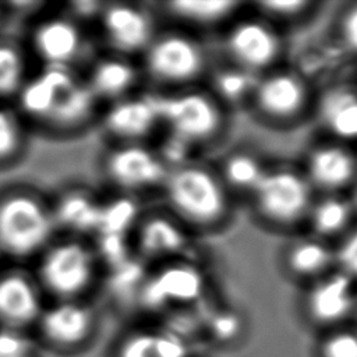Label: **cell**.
Returning <instances> with one entry per match:
<instances>
[{"mask_svg":"<svg viewBox=\"0 0 357 357\" xmlns=\"http://www.w3.org/2000/svg\"><path fill=\"white\" fill-rule=\"evenodd\" d=\"M21 114L56 132H73L86 126L98 99L71 67H43L25 79L17 93Z\"/></svg>","mask_w":357,"mask_h":357,"instance_id":"obj_1","label":"cell"},{"mask_svg":"<svg viewBox=\"0 0 357 357\" xmlns=\"http://www.w3.org/2000/svg\"><path fill=\"white\" fill-rule=\"evenodd\" d=\"M162 190L169 212L185 227L211 230L230 213V192L218 172L187 162L169 169Z\"/></svg>","mask_w":357,"mask_h":357,"instance_id":"obj_2","label":"cell"},{"mask_svg":"<svg viewBox=\"0 0 357 357\" xmlns=\"http://www.w3.org/2000/svg\"><path fill=\"white\" fill-rule=\"evenodd\" d=\"M52 206L32 190L0 194V254L24 259L42 252L54 229Z\"/></svg>","mask_w":357,"mask_h":357,"instance_id":"obj_3","label":"cell"},{"mask_svg":"<svg viewBox=\"0 0 357 357\" xmlns=\"http://www.w3.org/2000/svg\"><path fill=\"white\" fill-rule=\"evenodd\" d=\"M314 190L303 172L289 166L266 167L248 195L255 215L268 226L290 229L305 222Z\"/></svg>","mask_w":357,"mask_h":357,"instance_id":"obj_4","label":"cell"},{"mask_svg":"<svg viewBox=\"0 0 357 357\" xmlns=\"http://www.w3.org/2000/svg\"><path fill=\"white\" fill-rule=\"evenodd\" d=\"M156 102L160 124L191 148L215 139L223 130L225 113L211 92L184 88L156 95Z\"/></svg>","mask_w":357,"mask_h":357,"instance_id":"obj_5","label":"cell"},{"mask_svg":"<svg viewBox=\"0 0 357 357\" xmlns=\"http://www.w3.org/2000/svg\"><path fill=\"white\" fill-rule=\"evenodd\" d=\"M144 67L156 82L185 86L205 71L206 54L201 43L191 35L165 32L155 35L144 50Z\"/></svg>","mask_w":357,"mask_h":357,"instance_id":"obj_6","label":"cell"},{"mask_svg":"<svg viewBox=\"0 0 357 357\" xmlns=\"http://www.w3.org/2000/svg\"><path fill=\"white\" fill-rule=\"evenodd\" d=\"M40 254L39 279L50 293L73 297L92 282L96 258L82 241L63 240L47 245Z\"/></svg>","mask_w":357,"mask_h":357,"instance_id":"obj_7","label":"cell"},{"mask_svg":"<svg viewBox=\"0 0 357 357\" xmlns=\"http://www.w3.org/2000/svg\"><path fill=\"white\" fill-rule=\"evenodd\" d=\"M225 45L233 66L255 75L271 70L282 53L280 35L261 15L234 21L226 32Z\"/></svg>","mask_w":357,"mask_h":357,"instance_id":"obj_8","label":"cell"},{"mask_svg":"<svg viewBox=\"0 0 357 357\" xmlns=\"http://www.w3.org/2000/svg\"><path fill=\"white\" fill-rule=\"evenodd\" d=\"M310 89L304 78L287 70H269L257 77L251 103L268 121L282 124L297 120L310 105Z\"/></svg>","mask_w":357,"mask_h":357,"instance_id":"obj_9","label":"cell"},{"mask_svg":"<svg viewBox=\"0 0 357 357\" xmlns=\"http://www.w3.org/2000/svg\"><path fill=\"white\" fill-rule=\"evenodd\" d=\"M110 183L126 192L145 191L163 185L169 167L159 153L141 142H119L103 160Z\"/></svg>","mask_w":357,"mask_h":357,"instance_id":"obj_10","label":"cell"},{"mask_svg":"<svg viewBox=\"0 0 357 357\" xmlns=\"http://www.w3.org/2000/svg\"><path fill=\"white\" fill-rule=\"evenodd\" d=\"M307 181L322 194H344L357 181V153L349 144L328 141L310 148L304 160Z\"/></svg>","mask_w":357,"mask_h":357,"instance_id":"obj_11","label":"cell"},{"mask_svg":"<svg viewBox=\"0 0 357 357\" xmlns=\"http://www.w3.org/2000/svg\"><path fill=\"white\" fill-rule=\"evenodd\" d=\"M100 20L107 43L120 56L144 53L155 36L149 14L132 4H106Z\"/></svg>","mask_w":357,"mask_h":357,"instance_id":"obj_12","label":"cell"},{"mask_svg":"<svg viewBox=\"0 0 357 357\" xmlns=\"http://www.w3.org/2000/svg\"><path fill=\"white\" fill-rule=\"evenodd\" d=\"M31 43L43 67H70L82 49L84 36L73 18L57 15L42 20L33 28Z\"/></svg>","mask_w":357,"mask_h":357,"instance_id":"obj_13","label":"cell"},{"mask_svg":"<svg viewBox=\"0 0 357 357\" xmlns=\"http://www.w3.org/2000/svg\"><path fill=\"white\" fill-rule=\"evenodd\" d=\"M187 227L170 212L152 213L138 220L135 245L144 259L172 262L188 247Z\"/></svg>","mask_w":357,"mask_h":357,"instance_id":"obj_14","label":"cell"},{"mask_svg":"<svg viewBox=\"0 0 357 357\" xmlns=\"http://www.w3.org/2000/svg\"><path fill=\"white\" fill-rule=\"evenodd\" d=\"M159 124L156 95L123 98L103 116L105 130L120 142H141Z\"/></svg>","mask_w":357,"mask_h":357,"instance_id":"obj_15","label":"cell"},{"mask_svg":"<svg viewBox=\"0 0 357 357\" xmlns=\"http://www.w3.org/2000/svg\"><path fill=\"white\" fill-rule=\"evenodd\" d=\"M357 283L336 271L311 280L305 304L310 315L321 324H333L344 319L356 304Z\"/></svg>","mask_w":357,"mask_h":357,"instance_id":"obj_16","label":"cell"},{"mask_svg":"<svg viewBox=\"0 0 357 357\" xmlns=\"http://www.w3.org/2000/svg\"><path fill=\"white\" fill-rule=\"evenodd\" d=\"M315 113L333 141L349 145L357 141V88L342 84L324 89L315 102Z\"/></svg>","mask_w":357,"mask_h":357,"instance_id":"obj_17","label":"cell"},{"mask_svg":"<svg viewBox=\"0 0 357 357\" xmlns=\"http://www.w3.org/2000/svg\"><path fill=\"white\" fill-rule=\"evenodd\" d=\"M204 286L201 271L191 262L172 261L156 273L144 289L146 304L156 305L166 298L188 301L195 298Z\"/></svg>","mask_w":357,"mask_h":357,"instance_id":"obj_18","label":"cell"},{"mask_svg":"<svg viewBox=\"0 0 357 357\" xmlns=\"http://www.w3.org/2000/svg\"><path fill=\"white\" fill-rule=\"evenodd\" d=\"M282 264L289 275L311 282L333 269L332 244L312 234L297 237L284 247Z\"/></svg>","mask_w":357,"mask_h":357,"instance_id":"obj_19","label":"cell"},{"mask_svg":"<svg viewBox=\"0 0 357 357\" xmlns=\"http://www.w3.org/2000/svg\"><path fill=\"white\" fill-rule=\"evenodd\" d=\"M137 79V67L126 56L114 54L98 60L85 82L96 99L116 102L128 96Z\"/></svg>","mask_w":357,"mask_h":357,"instance_id":"obj_20","label":"cell"},{"mask_svg":"<svg viewBox=\"0 0 357 357\" xmlns=\"http://www.w3.org/2000/svg\"><path fill=\"white\" fill-rule=\"evenodd\" d=\"M356 222L353 202L344 194H322L314 198L305 218L312 236L329 243L337 240Z\"/></svg>","mask_w":357,"mask_h":357,"instance_id":"obj_21","label":"cell"},{"mask_svg":"<svg viewBox=\"0 0 357 357\" xmlns=\"http://www.w3.org/2000/svg\"><path fill=\"white\" fill-rule=\"evenodd\" d=\"M39 312V298L32 280L21 272L0 276V319L24 325Z\"/></svg>","mask_w":357,"mask_h":357,"instance_id":"obj_22","label":"cell"},{"mask_svg":"<svg viewBox=\"0 0 357 357\" xmlns=\"http://www.w3.org/2000/svg\"><path fill=\"white\" fill-rule=\"evenodd\" d=\"M54 225L77 233L98 231L100 202L86 190L71 188L64 191L52 206Z\"/></svg>","mask_w":357,"mask_h":357,"instance_id":"obj_23","label":"cell"},{"mask_svg":"<svg viewBox=\"0 0 357 357\" xmlns=\"http://www.w3.org/2000/svg\"><path fill=\"white\" fill-rule=\"evenodd\" d=\"M241 3L237 1H172L163 3L162 7L173 20L199 28H209L229 21L238 10Z\"/></svg>","mask_w":357,"mask_h":357,"instance_id":"obj_24","label":"cell"},{"mask_svg":"<svg viewBox=\"0 0 357 357\" xmlns=\"http://www.w3.org/2000/svg\"><path fill=\"white\" fill-rule=\"evenodd\" d=\"M89 324L91 317L85 308L64 303L45 314L42 328L46 336L54 342L74 343L86 335Z\"/></svg>","mask_w":357,"mask_h":357,"instance_id":"obj_25","label":"cell"},{"mask_svg":"<svg viewBox=\"0 0 357 357\" xmlns=\"http://www.w3.org/2000/svg\"><path fill=\"white\" fill-rule=\"evenodd\" d=\"M265 170L266 166L254 153L247 151H234L222 160L218 174L229 192L236 191L250 195L259 183Z\"/></svg>","mask_w":357,"mask_h":357,"instance_id":"obj_26","label":"cell"},{"mask_svg":"<svg viewBox=\"0 0 357 357\" xmlns=\"http://www.w3.org/2000/svg\"><path fill=\"white\" fill-rule=\"evenodd\" d=\"M257 81V75L251 74L240 67L230 66L219 70L212 78L211 92L215 99L223 103H240L244 99H251L252 89Z\"/></svg>","mask_w":357,"mask_h":357,"instance_id":"obj_27","label":"cell"},{"mask_svg":"<svg viewBox=\"0 0 357 357\" xmlns=\"http://www.w3.org/2000/svg\"><path fill=\"white\" fill-rule=\"evenodd\" d=\"M121 357H185V347L173 335L141 333L124 344Z\"/></svg>","mask_w":357,"mask_h":357,"instance_id":"obj_28","label":"cell"},{"mask_svg":"<svg viewBox=\"0 0 357 357\" xmlns=\"http://www.w3.org/2000/svg\"><path fill=\"white\" fill-rule=\"evenodd\" d=\"M138 208L134 199L119 197L106 204L100 202V216L98 233L126 236L132 225L138 223Z\"/></svg>","mask_w":357,"mask_h":357,"instance_id":"obj_29","label":"cell"},{"mask_svg":"<svg viewBox=\"0 0 357 357\" xmlns=\"http://www.w3.org/2000/svg\"><path fill=\"white\" fill-rule=\"evenodd\" d=\"M25 82V60L18 46L0 40V99L17 96Z\"/></svg>","mask_w":357,"mask_h":357,"instance_id":"obj_30","label":"cell"},{"mask_svg":"<svg viewBox=\"0 0 357 357\" xmlns=\"http://www.w3.org/2000/svg\"><path fill=\"white\" fill-rule=\"evenodd\" d=\"M25 135L20 114L0 105V165L18 158L24 148Z\"/></svg>","mask_w":357,"mask_h":357,"instance_id":"obj_31","label":"cell"},{"mask_svg":"<svg viewBox=\"0 0 357 357\" xmlns=\"http://www.w3.org/2000/svg\"><path fill=\"white\" fill-rule=\"evenodd\" d=\"M333 248V268L357 283V220L343 233Z\"/></svg>","mask_w":357,"mask_h":357,"instance_id":"obj_32","label":"cell"},{"mask_svg":"<svg viewBox=\"0 0 357 357\" xmlns=\"http://www.w3.org/2000/svg\"><path fill=\"white\" fill-rule=\"evenodd\" d=\"M317 3L312 1H261L257 3L255 7L258 10V14L273 22H291V21H298L304 17H307Z\"/></svg>","mask_w":357,"mask_h":357,"instance_id":"obj_33","label":"cell"},{"mask_svg":"<svg viewBox=\"0 0 357 357\" xmlns=\"http://www.w3.org/2000/svg\"><path fill=\"white\" fill-rule=\"evenodd\" d=\"M337 33L344 49L357 54V3L350 4L342 11L337 22Z\"/></svg>","mask_w":357,"mask_h":357,"instance_id":"obj_34","label":"cell"},{"mask_svg":"<svg viewBox=\"0 0 357 357\" xmlns=\"http://www.w3.org/2000/svg\"><path fill=\"white\" fill-rule=\"evenodd\" d=\"M325 357H357V335L351 332L336 333L324 347Z\"/></svg>","mask_w":357,"mask_h":357,"instance_id":"obj_35","label":"cell"},{"mask_svg":"<svg viewBox=\"0 0 357 357\" xmlns=\"http://www.w3.org/2000/svg\"><path fill=\"white\" fill-rule=\"evenodd\" d=\"M105 4L98 1H74L71 3L73 14L79 18H92L100 15Z\"/></svg>","mask_w":357,"mask_h":357,"instance_id":"obj_36","label":"cell"},{"mask_svg":"<svg viewBox=\"0 0 357 357\" xmlns=\"http://www.w3.org/2000/svg\"><path fill=\"white\" fill-rule=\"evenodd\" d=\"M21 340L8 335H0V357H18L21 351Z\"/></svg>","mask_w":357,"mask_h":357,"instance_id":"obj_37","label":"cell"},{"mask_svg":"<svg viewBox=\"0 0 357 357\" xmlns=\"http://www.w3.org/2000/svg\"><path fill=\"white\" fill-rule=\"evenodd\" d=\"M215 325L218 328V332L225 335V333H234V328H236L237 322L230 317H222Z\"/></svg>","mask_w":357,"mask_h":357,"instance_id":"obj_38","label":"cell"},{"mask_svg":"<svg viewBox=\"0 0 357 357\" xmlns=\"http://www.w3.org/2000/svg\"><path fill=\"white\" fill-rule=\"evenodd\" d=\"M1 14H3V10H1V4H0V18H1Z\"/></svg>","mask_w":357,"mask_h":357,"instance_id":"obj_39","label":"cell"},{"mask_svg":"<svg viewBox=\"0 0 357 357\" xmlns=\"http://www.w3.org/2000/svg\"><path fill=\"white\" fill-rule=\"evenodd\" d=\"M18 357H20V356H18Z\"/></svg>","mask_w":357,"mask_h":357,"instance_id":"obj_40","label":"cell"}]
</instances>
